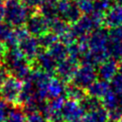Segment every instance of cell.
I'll return each instance as SVG.
<instances>
[{"label": "cell", "instance_id": "30", "mask_svg": "<svg viewBox=\"0 0 122 122\" xmlns=\"http://www.w3.org/2000/svg\"><path fill=\"white\" fill-rule=\"evenodd\" d=\"M108 112H109V119L119 121V119L122 117V106H118Z\"/></svg>", "mask_w": 122, "mask_h": 122}, {"label": "cell", "instance_id": "7", "mask_svg": "<svg viewBox=\"0 0 122 122\" xmlns=\"http://www.w3.org/2000/svg\"><path fill=\"white\" fill-rule=\"evenodd\" d=\"M56 7L58 15L69 24H74L82 16L76 2L71 0H59Z\"/></svg>", "mask_w": 122, "mask_h": 122}, {"label": "cell", "instance_id": "15", "mask_svg": "<svg viewBox=\"0 0 122 122\" xmlns=\"http://www.w3.org/2000/svg\"><path fill=\"white\" fill-rule=\"evenodd\" d=\"M88 95L87 90L74 85L73 83H67L66 89H65V96L69 100H72L75 102H81L86 96Z\"/></svg>", "mask_w": 122, "mask_h": 122}, {"label": "cell", "instance_id": "36", "mask_svg": "<svg viewBox=\"0 0 122 122\" xmlns=\"http://www.w3.org/2000/svg\"><path fill=\"white\" fill-rule=\"evenodd\" d=\"M119 104H120V106H122V95H121V97L119 98Z\"/></svg>", "mask_w": 122, "mask_h": 122}, {"label": "cell", "instance_id": "17", "mask_svg": "<svg viewBox=\"0 0 122 122\" xmlns=\"http://www.w3.org/2000/svg\"><path fill=\"white\" fill-rule=\"evenodd\" d=\"M66 85L67 83H65L60 78L52 77L48 88V97L51 99V98L58 97L60 95H65Z\"/></svg>", "mask_w": 122, "mask_h": 122}, {"label": "cell", "instance_id": "29", "mask_svg": "<svg viewBox=\"0 0 122 122\" xmlns=\"http://www.w3.org/2000/svg\"><path fill=\"white\" fill-rule=\"evenodd\" d=\"M26 122H48V121L40 112H34L28 113Z\"/></svg>", "mask_w": 122, "mask_h": 122}, {"label": "cell", "instance_id": "24", "mask_svg": "<svg viewBox=\"0 0 122 122\" xmlns=\"http://www.w3.org/2000/svg\"><path fill=\"white\" fill-rule=\"evenodd\" d=\"M37 38H38L39 45L43 50H48L58 40V37L51 31H48V32L40 35Z\"/></svg>", "mask_w": 122, "mask_h": 122}, {"label": "cell", "instance_id": "28", "mask_svg": "<svg viewBox=\"0 0 122 122\" xmlns=\"http://www.w3.org/2000/svg\"><path fill=\"white\" fill-rule=\"evenodd\" d=\"M111 87L114 92L122 95V73H117L111 80Z\"/></svg>", "mask_w": 122, "mask_h": 122}, {"label": "cell", "instance_id": "13", "mask_svg": "<svg viewBox=\"0 0 122 122\" xmlns=\"http://www.w3.org/2000/svg\"><path fill=\"white\" fill-rule=\"evenodd\" d=\"M118 71V63L112 58H108L104 62L98 65L97 74L100 79L105 81H111Z\"/></svg>", "mask_w": 122, "mask_h": 122}, {"label": "cell", "instance_id": "32", "mask_svg": "<svg viewBox=\"0 0 122 122\" xmlns=\"http://www.w3.org/2000/svg\"><path fill=\"white\" fill-rule=\"evenodd\" d=\"M10 75L9 70L6 68V66L1 65L0 66V88L5 83V81L8 79V77Z\"/></svg>", "mask_w": 122, "mask_h": 122}, {"label": "cell", "instance_id": "9", "mask_svg": "<svg viewBox=\"0 0 122 122\" xmlns=\"http://www.w3.org/2000/svg\"><path fill=\"white\" fill-rule=\"evenodd\" d=\"M78 63L79 62L72 60L69 57L61 62H58L55 70L56 77L63 80L65 83H71L77 68L79 67Z\"/></svg>", "mask_w": 122, "mask_h": 122}, {"label": "cell", "instance_id": "27", "mask_svg": "<svg viewBox=\"0 0 122 122\" xmlns=\"http://www.w3.org/2000/svg\"><path fill=\"white\" fill-rule=\"evenodd\" d=\"M66 102V96L65 95H60L58 97L51 98L48 100V105L51 110L54 111H61L62 108L64 107V104Z\"/></svg>", "mask_w": 122, "mask_h": 122}, {"label": "cell", "instance_id": "20", "mask_svg": "<svg viewBox=\"0 0 122 122\" xmlns=\"http://www.w3.org/2000/svg\"><path fill=\"white\" fill-rule=\"evenodd\" d=\"M109 119V112L103 106L95 111L86 113L84 122H107Z\"/></svg>", "mask_w": 122, "mask_h": 122}, {"label": "cell", "instance_id": "3", "mask_svg": "<svg viewBox=\"0 0 122 122\" xmlns=\"http://www.w3.org/2000/svg\"><path fill=\"white\" fill-rule=\"evenodd\" d=\"M30 14V8L22 0H5V22L11 27L25 26Z\"/></svg>", "mask_w": 122, "mask_h": 122}, {"label": "cell", "instance_id": "18", "mask_svg": "<svg viewBox=\"0 0 122 122\" xmlns=\"http://www.w3.org/2000/svg\"><path fill=\"white\" fill-rule=\"evenodd\" d=\"M48 51L57 63L68 58V46L61 41H56Z\"/></svg>", "mask_w": 122, "mask_h": 122}, {"label": "cell", "instance_id": "31", "mask_svg": "<svg viewBox=\"0 0 122 122\" xmlns=\"http://www.w3.org/2000/svg\"><path fill=\"white\" fill-rule=\"evenodd\" d=\"M8 106L5 101L0 99V122H4L8 117Z\"/></svg>", "mask_w": 122, "mask_h": 122}, {"label": "cell", "instance_id": "39", "mask_svg": "<svg viewBox=\"0 0 122 122\" xmlns=\"http://www.w3.org/2000/svg\"><path fill=\"white\" fill-rule=\"evenodd\" d=\"M118 122H122V117H121V118L119 119V121H118Z\"/></svg>", "mask_w": 122, "mask_h": 122}, {"label": "cell", "instance_id": "34", "mask_svg": "<svg viewBox=\"0 0 122 122\" xmlns=\"http://www.w3.org/2000/svg\"><path fill=\"white\" fill-rule=\"evenodd\" d=\"M5 22V0H0V23Z\"/></svg>", "mask_w": 122, "mask_h": 122}, {"label": "cell", "instance_id": "40", "mask_svg": "<svg viewBox=\"0 0 122 122\" xmlns=\"http://www.w3.org/2000/svg\"><path fill=\"white\" fill-rule=\"evenodd\" d=\"M91 1H93V2H95V1H96V0H91Z\"/></svg>", "mask_w": 122, "mask_h": 122}, {"label": "cell", "instance_id": "2", "mask_svg": "<svg viewBox=\"0 0 122 122\" xmlns=\"http://www.w3.org/2000/svg\"><path fill=\"white\" fill-rule=\"evenodd\" d=\"M4 64L11 75L21 79L22 81L27 80L33 70L32 63L26 58L18 47L9 49Z\"/></svg>", "mask_w": 122, "mask_h": 122}, {"label": "cell", "instance_id": "25", "mask_svg": "<svg viewBox=\"0 0 122 122\" xmlns=\"http://www.w3.org/2000/svg\"><path fill=\"white\" fill-rule=\"evenodd\" d=\"M76 5L82 13L90 15L94 11V2L91 0H76Z\"/></svg>", "mask_w": 122, "mask_h": 122}, {"label": "cell", "instance_id": "4", "mask_svg": "<svg viewBox=\"0 0 122 122\" xmlns=\"http://www.w3.org/2000/svg\"><path fill=\"white\" fill-rule=\"evenodd\" d=\"M23 86L24 81L10 74L0 88L1 99L7 104H10L14 107H20V96Z\"/></svg>", "mask_w": 122, "mask_h": 122}, {"label": "cell", "instance_id": "11", "mask_svg": "<svg viewBox=\"0 0 122 122\" xmlns=\"http://www.w3.org/2000/svg\"><path fill=\"white\" fill-rule=\"evenodd\" d=\"M33 65H36V69H40L48 73L54 74L57 62L53 59V57L51 55L48 50H41L33 63Z\"/></svg>", "mask_w": 122, "mask_h": 122}, {"label": "cell", "instance_id": "26", "mask_svg": "<svg viewBox=\"0 0 122 122\" xmlns=\"http://www.w3.org/2000/svg\"><path fill=\"white\" fill-rule=\"evenodd\" d=\"M112 6V0H96L94 2V11L106 14Z\"/></svg>", "mask_w": 122, "mask_h": 122}, {"label": "cell", "instance_id": "33", "mask_svg": "<svg viewBox=\"0 0 122 122\" xmlns=\"http://www.w3.org/2000/svg\"><path fill=\"white\" fill-rule=\"evenodd\" d=\"M8 51H9L8 46L5 43L0 41V66L2 64H4V61H5V58H6Z\"/></svg>", "mask_w": 122, "mask_h": 122}, {"label": "cell", "instance_id": "35", "mask_svg": "<svg viewBox=\"0 0 122 122\" xmlns=\"http://www.w3.org/2000/svg\"><path fill=\"white\" fill-rule=\"evenodd\" d=\"M118 71L120 73H122V59L120 60V62L118 63Z\"/></svg>", "mask_w": 122, "mask_h": 122}, {"label": "cell", "instance_id": "1", "mask_svg": "<svg viewBox=\"0 0 122 122\" xmlns=\"http://www.w3.org/2000/svg\"><path fill=\"white\" fill-rule=\"evenodd\" d=\"M89 53L80 60L82 64L95 66L110 58L112 54L109 32L102 28L94 30L89 36Z\"/></svg>", "mask_w": 122, "mask_h": 122}, {"label": "cell", "instance_id": "22", "mask_svg": "<svg viewBox=\"0 0 122 122\" xmlns=\"http://www.w3.org/2000/svg\"><path fill=\"white\" fill-rule=\"evenodd\" d=\"M102 105L108 111L112 110L119 105V98L117 97V93L114 92L112 90H110L102 98Z\"/></svg>", "mask_w": 122, "mask_h": 122}, {"label": "cell", "instance_id": "10", "mask_svg": "<svg viewBox=\"0 0 122 122\" xmlns=\"http://www.w3.org/2000/svg\"><path fill=\"white\" fill-rule=\"evenodd\" d=\"M71 28L76 38L85 35H90L94 30H96V27L91 15H87V14L82 15L74 24H72Z\"/></svg>", "mask_w": 122, "mask_h": 122}, {"label": "cell", "instance_id": "21", "mask_svg": "<svg viewBox=\"0 0 122 122\" xmlns=\"http://www.w3.org/2000/svg\"><path fill=\"white\" fill-rule=\"evenodd\" d=\"M80 105L86 113L92 112V111H95L98 108L103 106L101 98H98V97H95L92 95H89V94L80 102Z\"/></svg>", "mask_w": 122, "mask_h": 122}, {"label": "cell", "instance_id": "19", "mask_svg": "<svg viewBox=\"0 0 122 122\" xmlns=\"http://www.w3.org/2000/svg\"><path fill=\"white\" fill-rule=\"evenodd\" d=\"M70 30H71V27L69 26V23H67L65 20L58 17H55L51 20L50 30L53 32L58 38L61 37L66 32H68Z\"/></svg>", "mask_w": 122, "mask_h": 122}, {"label": "cell", "instance_id": "37", "mask_svg": "<svg viewBox=\"0 0 122 122\" xmlns=\"http://www.w3.org/2000/svg\"><path fill=\"white\" fill-rule=\"evenodd\" d=\"M107 122H118V121H115V120H112V119H108Z\"/></svg>", "mask_w": 122, "mask_h": 122}, {"label": "cell", "instance_id": "5", "mask_svg": "<svg viewBox=\"0 0 122 122\" xmlns=\"http://www.w3.org/2000/svg\"><path fill=\"white\" fill-rule=\"evenodd\" d=\"M50 25L51 20L42 15L39 10H35L32 11L30 15L29 19L25 24V28L31 35L39 37L40 35L50 31Z\"/></svg>", "mask_w": 122, "mask_h": 122}, {"label": "cell", "instance_id": "12", "mask_svg": "<svg viewBox=\"0 0 122 122\" xmlns=\"http://www.w3.org/2000/svg\"><path fill=\"white\" fill-rule=\"evenodd\" d=\"M111 54L117 59H122V25L113 28L109 32Z\"/></svg>", "mask_w": 122, "mask_h": 122}, {"label": "cell", "instance_id": "23", "mask_svg": "<svg viewBox=\"0 0 122 122\" xmlns=\"http://www.w3.org/2000/svg\"><path fill=\"white\" fill-rule=\"evenodd\" d=\"M57 4H53L51 2L47 1L39 8V12L44 15L49 20H51L55 17H58V11H57Z\"/></svg>", "mask_w": 122, "mask_h": 122}, {"label": "cell", "instance_id": "38", "mask_svg": "<svg viewBox=\"0 0 122 122\" xmlns=\"http://www.w3.org/2000/svg\"><path fill=\"white\" fill-rule=\"evenodd\" d=\"M116 2H117L119 5H121V6H122V0H116Z\"/></svg>", "mask_w": 122, "mask_h": 122}, {"label": "cell", "instance_id": "14", "mask_svg": "<svg viewBox=\"0 0 122 122\" xmlns=\"http://www.w3.org/2000/svg\"><path fill=\"white\" fill-rule=\"evenodd\" d=\"M104 25L110 29H113L122 25V6L113 5L105 14Z\"/></svg>", "mask_w": 122, "mask_h": 122}, {"label": "cell", "instance_id": "8", "mask_svg": "<svg viewBox=\"0 0 122 122\" xmlns=\"http://www.w3.org/2000/svg\"><path fill=\"white\" fill-rule=\"evenodd\" d=\"M17 47L21 50L26 58L33 65L39 51H41L38 38L31 35L30 33H28L18 41Z\"/></svg>", "mask_w": 122, "mask_h": 122}, {"label": "cell", "instance_id": "6", "mask_svg": "<svg viewBox=\"0 0 122 122\" xmlns=\"http://www.w3.org/2000/svg\"><path fill=\"white\" fill-rule=\"evenodd\" d=\"M98 74L95 71L94 66L88 65V64H81L71 80V83L74 85H77L85 90H87L97 78Z\"/></svg>", "mask_w": 122, "mask_h": 122}, {"label": "cell", "instance_id": "16", "mask_svg": "<svg viewBox=\"0 0 122 122\" xmlns=\"http://www.w3.org/2000/svg\"><path fill=\"white\" fill-rule=\"evenodd\" d=\"M111 90V84L105 80H95L88 89L87 93L98 98H102Z\"/></svg>", "mask_w": 122, "mask_h": 122}]
</instances>
